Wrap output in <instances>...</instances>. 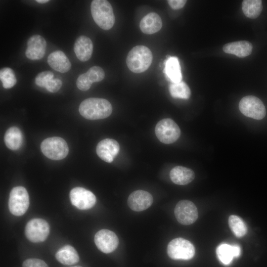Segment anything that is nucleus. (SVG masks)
<instances>
[{
    "label": "nucleus",
    "instance_id": "1",
    "mask_svg": "<svg viewBox=\"0 0 267 267\" xmlns=\"http://www.w3.org/2000/svg\"><path fill=\"white\" fill-rule=\"evenodd\" d=\"M79 111L87 119L99 120L109 116L112 112V107L110 102L105 99L91 97L81 102Z\"/></svg>",
    "mask_w": 267,
    "mask_h": 267
},
{
    "label": "nucleus",
    "instance_id": "2",
    "mask_svg": "<svg viewBox=\"0 0 267 267\" xmlns=\"http://www.w3.org/2000/svg\"><path fill=\"white\" fill-rule=\"evenodd\" d=\"M152 60V53L147 47L141 45H136L128 53L126 63L132 72L140 73L148 69Z\"/></svg>",
    "mask_w": 267,
    "mask_h": 267
},
{
    "label": "nucleus",
    "instance_id": "3",
    "mask_svg": "<svg viewBox=\"0 0 267 267\" xmlns=\"http://www.w3.org/2000/svg\"><path fill=\"white\" fill-rule=\"evenodd\" d=\"M90 10L94 22L100 28L108 30L112 28L115 19L112 7L108 1L92 0Z\"/></svg>",
    "mask_w": 267,
    "mask_h": 267
},
{
    "label": "nucleus",
    "instance_id": "4",
    "mask_svg": "<svg viewBox=\"0 0 267 267\" xmlns=\"http://www.w3.org/2000/svg\"><path fill=\"white\" fill-rule=\"evenodd\" d=\"M41 151L48 158L59 160L65 158L69 148L65 140L60 137H51L44 139L41 145Z\"/></svg>",
    "mask_w": 267,
    "mask_h": 267
},
{
    "label": "nucleus",
    "instance_id": "5",
    "mask_svg": "<svg viewBox=\"0 0 267 267\" xmlns=\"http://www.w3.org/2000/svg\"><path fill=\"white\" fill-rule=\"evenodd\" d=\"M195 252L193 245L189 241L181 237L173 239L167 246V254L174 260H190L194 256Z\"/></svg>",
    "mask_w": 267,
    "mask_h": 267
},
{
    "label": "nucleus",
    "instance_id": "6",
    "mask_svg": "<svg viewBox=\"0 0 267 267\" xmlns=\"http://www.w3.org/2000/svg\"><path fill=\"white\" fill-rule=\"evenodd\" d=\"M29 206L28 193L24 187L16 186L9 194L8 207L12 214L21 216L27 211Z\"/></svg>",
    "mask_w": 267,
    "mask_h": 267
},
{
    "label": "nucleus",
    "instance_id": "7",
    "mask_svg": "<svg viewBox=\"0 0 267 267\" xmlns=\"http://www.w3.org/2000/svg\"><path fill=\"white\" fill-rule=\"evenodd\" d=\"M155 132L158 139L165 144L173 143L180 135V130L174 121L166 118L159 121L156 125Z\"/></svg>",
    "mask_w": 267,
    "mask_h": 267
},
{
    "label": "nucleus",
    "instance_id": "8",
    "mask_svg": "<svg viewBox=\"0 0 267 267\" xmlns=\"http://www.w3.org/2000/svg\"><path fill=\"white\" fill-rule=\"evenodd\" d=\"M239 108L243 115L256 120L263 119L266 114V108L263 102L257 97L253 95L243 97L239 102Z\"/></svg>",
    "mask_w": 267,
    "mask_h": 267
},
{
    "label": "nucleus",
    "instance_id": "9",
    "mask_svg": "<svg viewBox=\"0 0 267 267\" xmlns=\"http://www.w3.org/2000/svg\"><path fill=\"white\" fill-rule=\"evenodd\" d=\"M49 233V225L48 222L40 218H35L29 221L25 228L26 237L34 243L45 241Z\"/></svg>",
    "mask_w": 267,
    "mask_h": 267
},
{
    "label": "nucleus",
    "instance_id": "10",
    "mask_svg": "<svg viewBox=\"0 0 267 267\" xmlns=\"http://www.w3.org/2000/svg\"><path fill=\"white\" fill-rule=\"evenodd\" d=\"M174 214L178 222L186 225L194 223L198 216L196 206L192 202L187 200L179 201L177 204Z\"/></svg>",
    "mask_w": 267,
    "mask_h": 267
},
{
    "label": "nucleus",
    "instance_id": "11",
    "mask_svg": "<svg viewBox=\"0 0 267 267\" xmlns=\"http://www.w3.org/2000/svg\"><path fill=\"white\" fill-rule=\"evenodd\" d=\"M72 205L80 210H88L94 206L96 197L90 191L81 187L73 188L70 192Z\"/></svg>",
    "mask_w": 267,
    "mask_h": 267
},
{
    "label": "nucleus",
    "instance_id": "12",
    "mask_svg": "<svg viewBox=\"0 0 267 267\" xmlns=\"http://www.w3.org/2000/svg\"><path fill=\"white\" fill-rule=\"evenodd\" d=\"M94 240L97 248L106 254L114 251L119 244V239L116 234L106 229H102L97 232Z\"/></svg>",
    "mask_w": 267,
    "mask_h": 267
},
{
    "label": "nucleus",
    "instance_id": "13",
    "mask_svg": "<svg viewBox=\"0 0 267 267\" xmlns=\"http://www.w3.org/2000/svg\"><path fill=\"white\" fill-rule=\"evenodd\" d=\"M153 201V198L150 193L143 190H137L131 193L127 203L133 211L140 212L150 207Z\"/></svg>",
    "mask_w": 267,
    "mask_h": 267
},
{
    "label": "nucleus",
    "instance_id": "14",
    "mask_svg": "<svg viewBox=\"0 0 267 267\" xmlns=\"http://www.w3.org/2000/svg\"><path fill=\"white\" fill-rule=\"evenodd\" d=\"M25 51L26 57L31 60H39L44 55L46 43L44 39L39 35L31 36L27 41Z\"/></svg>",
    "mask_w": 267,
    "mask_h": 267
},
{
    "label": "nucleus",
    "instance_id": "15",
    "mask_svg": "<svg viewBox=\"0 0 267 267\" xmlns=\"http://www.w3.org/2000/svg\"><path fill=\"white\" fill-rule=\"evenodd\" d=\"M120 145L115 139L105 138L101 140L97 145L96 153L103 161L112 162L118 154Z\"/></svg>",
    "mask_w": 267,
    "mask_h": 267
},
{
    "label": "nucleus",
    "instance_id": "16",
    "mask_svg": "<svg viewBox=\"0 0 267 267\" xmlns=\"http://www.w3.org/2000/svg\"><path fill=\"white\" fill-rule=\"evenodd\" d=\"M74 50L78 59L85 62L89 60L93 51V44L91 40L88 37L81 36L74 44Z\"/></svg>",
    "mask_w": 267,
    "mask_h": 267
},
{
    "label": "nucleus",
    "instance_id": "17",
    "mask_svg": "<svg viewBox=\"0 0 267 267\" xmlns=\"http://www.w3.org/2000/svg\"><path fill=\"white\" fill-rule=\"evenodd\" d=\"M47 63L53 69L62 73L68 72L71 67L69 59L61 50L51 53L47 57Z\"/></svg>",
    "mask_w": 267,
    "mask_h": 267
},
{
    "label": "nucleus",
    "instance_id": "18",
    "mask_svg": "<svg viewBox=\"0 0 267 267\" xmlns=\"http://www.w3.org/2000/svg\"><path fill=\"white\" fill-rule=\"evenodd\" d=\"M162 22L160 16L154 12L145 15L140 21L139 27L146 34H152L158 32L162 28Z\"/></svg>",
    "mask_w": 267,
    "mask_h": 267
},
{
    "label": "nucleus",
    "instance_id": "19",
    "mask_svg": "<svg viewBox=\"0 0 267 267\" xmlns=\"http://www.w3.org/2000/svg\"><path fill=\"white\" fill-rule=\"evenodd\" d=\"M164 64V72L168 80L172 83L181 82L182 74L178 58L175 56H169Z\"/></svg>",
    "mask_w": 267,
    "mask_h": 267
},
{
    "label": "nucleus",
    "instance_id": "20",
    "mask_svg": "<svg viewBox=\"0 0 267 267\" xmlns=\"http://www.w3.org/2000/svg\"><path fill=\"white\" fill-rule=\"evenodd\" d=\"M170 177L174 183L178 185H185L194 179L195 174L194 172L189 168L178 166L171 170Z\"/></svg>",
    "mask_w": 267,
    "mask_h": 267
},
{
    "label": "nucleus",
    "instance_id": "21",
    "mask_svg": "<svg viewBox=\"0 0 267 267\" xmlns=\"http://www.w3.org/2000/svg\"><path fill=\"white\" fill-rule=\"evenodd\" d=\"M222 49L225 53L244 57L251 53L253 46L250 42L242 41L226 44L223 45Z\"/></svg>",
    "mask_w": 267,
    "mask_h": 267
},
{
    "label": "nucleus",
    "instance_id": "22",
    "mask_svg": "<svg viewBox=\"0 0 267 267\" xmlns=\"http://www.w3.org/2000/svg\"><path fill=\"white\" fill-rule=\"evenodd\" d=\"M240 252V247L238 245L227 244L220 245L216 250L218 258L224 265L229 264L234 257H239Z\"/></svg>",
    "mask_w": 267,
    "mask_h": 267
},
{
    "label": "nucleus",
    "instance_id": "23",
    "mask_svg": "<svg viewBox=\"0 0 267 267\" xmlns=\"http://www.w3.org/2000/svg\"><path fill=\"white\" fill-rule=\"evenodd\" d=\"M56 259L64 265H72L79 261V256L75 249L72 246L65 245L59 249L55 254Z\"/></svg>",
    "mask_w": 267,
    "mask_h": 267
},
{
    "label": "nucleus",
    "instance_id": "24",
    "mask_svg": "<svg viewBox=\"0 0 267 267\" xmlns=\"http://www.w3.org/2000/svg\"><path fill=\"white\" fill-rule=\"evenodd\" d=\"M6 146L10 149L16 150L22 144L23 136L20 130L16 127H11L6 132L4 137Z\"/></svg>",
    "mask_w": 267,
    "mask_h": 267
},
{
    "label": "nucleus",
    "instance_id": "25",
    "mask_svg": "<svg viewBox=\"0 0 267 267\" xmlns=\"http://www.w3.org/2000/svg\"><path fill=\"white\" fill-rule=\"evenodd\" d=\"M262 8V1L260 0H244L242 3V9L244 14L250 18L258 17Z\"/></svg>",
    "mask_w": 267,
    "mask_h": 267
},
{
    "label": "nucleus",
    "instance_id": "26",
    "mask_svg": "<svg viewBox=\"0 0 267 267\" xmlns=\"http://www.w3.org/2000/svg\"><path fill=\"white\" fill-rule=\"evenodd\" d=\"M171 96L175 98L188 99L191 94L189 88L186 83L180 82L172 83L169 86Z\"/></svg>",
    "mask_w": 267,
    "mask_h": 267
},
{
    "label": "nucleus",
    "instance_id": "27",
    "mask_svg": "<svg viewBox=\"0 0 267 267\" xmlns=\"http://www.w3.org/2000/svg\"><path fill=\"white\" fill-rule=\"evenodd\" d=\"M229 226L235 234L238 237L245 235L247 232V227L243 221L236 215H231L228 218Z\"/></svg>",
    "mask_w": 267,
    "mask_h": 267
},
{
    "label": "nucleus",
    "instance_id": "28",
    "mask_svg": "<svg viewBox=\"0 0 267 267\" xmlns=\"http://www.w3.org/2000/svg\"><path fill=\"white\" fill-rule=\"evenodd\" d=\"M0 79L3 87L6 89L12 88L17 82L14 72L8 67L0 69Z\"/></svg>",
    "mask_w": 267,
    "mask_h": 267
},
{
    "label": "nucleus",
    "instance_id": "29",
    "mask_svg": "<svg viewBox=\"0 0 267 267\" xmlns=\"http://www.w3.org/2000/svg\"><path fill=\"white\" fill-rule=\"evenodd\" d=\"M89 80L93 83L101 81L105 77V73L99 66H94L90 68L86 73Z\"/></svg>",
    "mask_w": 267,
    "mask_h": 267
},
{
    "label": "nucleus",
    "instance_id": "30",
    "mask_svg": "<svg viewBox=\"0 0 267 267\" xmlns=\"http://www.w3.org/2000/svg\"><path fill=\"white\" fill-rule=\"evenodd\" d=\"M54 75L52 72L45 71L38 74L35 78L36 84L42 88H45L48 81L53 79Z\"/></svg>",
    "mask_w": 267,
    "mask_h": 267
},
{
    "label": "nucleus",
    "instance_id": "31",
    "mask_svg": "<svg viewBox=\"0 0 267 267\" xmlns=\"http://www.w3.org/2000/svg\"><path fill=\"white\" fill-rule=\"evenodd\" d=\"M76 85L79 89L82 91H86L90 89L92 83L89 80L86 73H84L80 75L78 78Z\"/></svg>",
    "mask_w": 267,
    "mask_h": 267
},
{
    "label": "nucleus",
    "instance_id": "32",
    "mask_svg": "<svg viewBox=\"0 0 267 267\" xmlns=\"http://www.w3.org/2000/svg\"><path fill=\"white\" fill-rule=\"evenodd\" d=\"M22 267H48L43 260L36 258L26 260L22 264Z\"/></svg>",
    "mask_w": 267,
    "mask_h": 267
},
{
    "label": "nucleus",
    "instance_id": "33",
    "mask_svg": "<svg viewBox=\"0 0 267 267\" xmlns=\"http://www.w3.org/2000/svg\"><path fill=\"white\" fill-rule=\"evenodd\" d=\"M62 81L59 79H52L47 82L45 88L49 92L54 93L58 91L62 87Z\"/></svg>",
    "mask_w": 267,
    "mask_h": 267
},
{
    "label": "nucleus",
    "instance_id": "34",
    "mask_svg": "<svg viewBox=\"0 0 267 267\" xmlns=\"http://www.w3.org/2000/svg\"><path fill=\"white\" fill-rule=\"evenodd\" d=\"M168 2L174 9H178L182 8L186 2L184 0H169Z\"/></svg>",
    "mask_w": 267,
    "mask_h": 267
},
{
    "label": "nucleus",
    "instance_id": "35",
    "mask_svg": "<svg viewBox=\"0 0 267 267\" xmlns=\"http://www.w3.org/2000/svg\"><path fill=\"white\" fill-rule=\"evenodd\" d=\"M36 1L40 3H45L49 1L48 0H37Z\"/></svg>",
    "mask_w": 267,
    "mask_h": 267
},
{
    "label": "nucleus",
    "instance_id": "36",
    "mask_svg": "<svg viewBox=\"0 0 267 267\" xmlns=\"http://www.w3.org/2000/svg\"><path fill=\"white\" fill-rule=\"evenodd\" d=\"M83 267L80 266H73V267Z\"/></svg>",
    "mask_w": 267,
    "mask_h": 267
}]
</instances>
